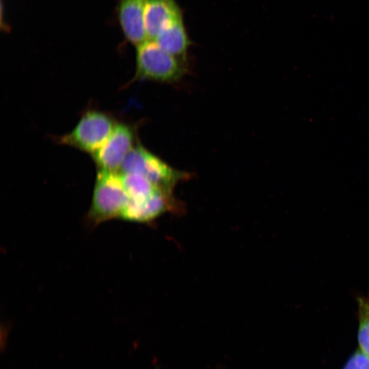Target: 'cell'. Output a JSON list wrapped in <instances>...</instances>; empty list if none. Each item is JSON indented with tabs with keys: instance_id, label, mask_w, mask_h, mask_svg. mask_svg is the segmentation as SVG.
<instances>
[{
	"instance_id": "cell-1",
	"label": "cell",
	"mask_w": 369,
	"mask_h": 369,
	"mask_svg": "<svg viewBox=\"0 0 369 369\" xmlns=\"http://www.w3.org/2000/svg\"><path fill=\"white\" fill-rule=\"evenodd\" d=\"M128 197L120 173L98 171L87 219L92 226L111 219H121Z\"/></svg>"
},
{
	"instance_id": "cell-2",
	"label": "cell",
	"mask_w": 369,
	"mask_h": 369,
	"mask_svg": "<svg viewBox=\"0 0 369 369\" xmlns=\"http://www.w3.org/2000/svg\"><path fill=\"white\" fill-rule=\"evenodd\" d=\"M187 72L185 62L147 40L136 46V70L133 80L163 83L179 81Z\"/></svg>"
},
{
	"instance_id": "cell-3",
	"label": "cell",
	"mask_w": 369,
	"mask_h": 369,
	"mask_svg": "<svg viewBox=\"0 0 369 369\" xmlns=\"http://www.w3.org/2000/svg\"><path fill=\"white\" fill-rule=\"evenodd\" d=\"M120 171L141 174L154 185L172 194L176 184L189 176L187 173L172 168L139 144L135 145L126 154Z\"/></svg>"
},
{
	"instance_id": "cell-4",
	"label": "cell",
	"mask_w": 369,
	"mask_h": 369,
	"mask_svg": "<svg viewBox=\"0 0 369 369\" xmlns=\"http://www.w3.org/2000/svg\"><path fill=\"white\" fill-rule=\"evenodd\" d=\"M116 124L109 115L89 110L71 132L59 138V142L93 155L104 144Z\"/></svg>"
},
{
	"instance_id": "cell-5",
	"label": "cell",
	"mask_w": 369,
	"mask_h": 369,
	"mask_svg": "<svg viewBox=\"0 0 369 369\" xmlns=\"http://www.w3.org/2000/svg\"><path fill=\"white\" fill-rule=\"evenodd\" d=\"M135 133L131 126L117 124L111 135L92 157L98 169L117 172L126 154L135 146Z\"/></svg>"
},
{
	"instance_id": "cell-6",
	"label": "cell",
	"mask_w": 369,
	"mask_h": 369,
	"mask_svg": "<svg viewBox=\"0 0 369 369\" xmlns=\"http://www.w3.org/2000/svg\"><path fill=\"white\" fill-rule=\"evenodd\" d=\"M146 0H118L117 16L122 33L135 46L148 39L144 22Z\"/></svg>"
},
{
	"instance_id": "cell-7",
	"label": "cell",
	"mask_w": 369,
	"mask_h": 369,
	"mask_svg": "<svg viewBox=\"0 0 369 369\" xmlns=\"http://www.w3.org/2000/svg\"><path fill=\"white\" fill-rule=\"evenodd\" d=\"M180 16L182 12L176 0H146L144 22L148 39L154 40L167 25Z\"/></svg>"
},
{
	"instance_id": "cell-8",
	"label": "cell",
	"mask_w": 369,
	"mask_h": 369,
	"mask_svg": "<svg viewBox=\"0 0 369 369\" xmlns=\"http://www.w3.org/2000/svg\"><path fill=\"white\" fill-rule=\"evenodd\" d=\"M163 50L185 62L191 44L182 16L167 25L154 40Z\"/></svg>"
},
{
	"instance_id": "cell-9",
	"label": "cell",
	"mask_w": 369,
	"mask_h": 369,
	"mask_svg": "<svg viewBox=\"0 0 369 369\" xmlns=\"http://www.w3.org/2000/svg\"><path fill=\"white\" fill-rule=\"evenodd\" d=\"M358 349L369 357V296L357 297Z\"/></svg>"
},
{
	"instance_id": "cell-10",
	"label": "cell",
	"mask_w": 369,
	"mask_h": 369,
	"mask_svg": "<svg viewBox=\"0 0 369 369\" xmlns=\"http://www.w3.org/2000/svg\"><path fill=\"white\" fill-rule=\"evenodd\" d=\"M342 369H369V357L357 348L348 358Z\"/></svg>"
}]
</instances>
